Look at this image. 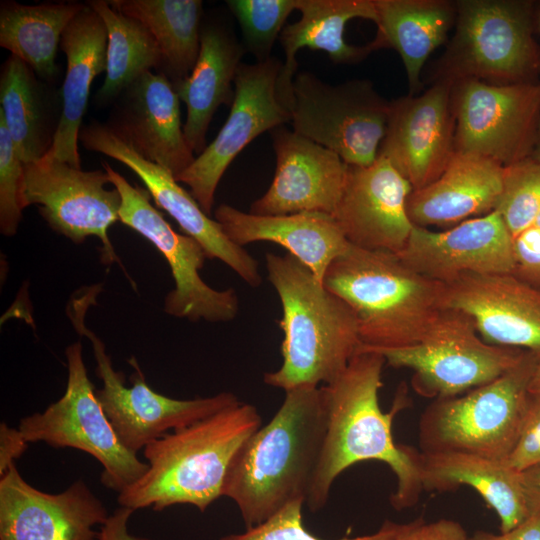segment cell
Returning a JSON list of instances; mask_svg holds the SVG:
<instances>
[{
	"mask_svg": "<svg viewBox=\"0 0 540 540\" xmlns=\"http://www.w3.org/2000/svg\"><path fill=\"white\" fill-rule=\"evenodd\" d=\"M386 360L377 351L359 347L345 370L321 386L327 422L319 459L309 486L306 505L311 512L327 503L336 478L354 464L377 460L396 477L390 504L398 511L415 505L424 491L417 449L396 444L392 435L394 416L401 399L384 413L379 390Z\"/></svg>",
	"mask_w": 540,
	"mask_h": 540,
	"instance_id": "6da1fadb",
	"label": "cell"
},
{
	"mask_svg": "<svg viewBox=\"0 0 540 540\" xmlns=\"http://www.w3.org/2000/svg\"><path fill=\"white\" fill-rule=\"evenodd\" d=\"M321 387L285 391L272 419L234 456L222 490L238 507L247 528L295 500L306 502L326 432Z\"/></svg>",
	"mask_w": 540,
	"mask_h": 540,
	"instance_id": "7a4b0ae2",
	"label": "cell"
},
{
	"mask_svg": "<svg viewBox=\"0 0 540 540\" xmlns=\"http://www.w3.org/2000/svg\"><path fill=\"white\" fill-rule=\"evenodd\" d=\"M261 426L257 408L240 401L166 433L145 446L148 469L119 493L118 503L133 511L189 504L204 512L222 496L234 456Z\"/></svg>",
	"mask_w": 540,
	"mask_h": 540,
	"instance_id": "3957f363",
	"label": "cell"
},
{
	"mask_svg": "<svg viewBox=\"0 0 540 540\" xmlns=\"http://www.w3.org/2000/svg\"><path fill=\"white\" fill-rule=\"evenodd\" d=\"M267 278L281 303L282 364L263 376L284 391L335 380L361 345L351 308L289 254L266 253Z\"/></svg>",
	"mask_w": 540,
	"mask_h": 540,
	"instance_id": "277c9868",
	"label": "cell"
},
{
	"mask_svg": "<svg viewBox=\"0 0 540 540\" xmlns=\"http://www.w3.org/2000/svg\"><path fill=\"white\" fill-rule=\"evenodd\" d=\"M322 283L353 311L364 348L415 344L444 309L445 285L390 252L350 245L330 264Z\"/></svg>",
	"mask_w": 540,
	"mask_h": 540,
	"instance_id": "5b68a950",
	"label": "cell"
},
{
	"mask_svg": "<svg viewBox=\"0 0 540 540\" xmlns=\"http://www.w3.org/2000/svg\"><path fill=\"white\" fill-rule=\"evenodd\" d=\"M536 2L458 0L455 32L433 70V81L490 84L538 82Z\"/></svg>",
	"mask_w": 540,
	"mask_h": 540,
	"instance_id": "8992f818",
	"label": "cell"
},
{
	"mask_svg": "<svg viewBox=\"0 0 540 540\" xmlns=\"http://www.w3.org/2000/svg\"><path fill=\"white\" fill-rule=\"evenodd\" d=\"M539 357L525 350L495 380L455 397L434 399L419 421L421 451H458L506 460L519 436Z\"/></svg>",
	"mask_w": 540,
	"mask_h": 540,
	"instance_id": "52a82bcc",
	"label": "cell"
},
{
	"mask_svg": "<svg viewBox=\"0 0 540 540\" xmlns=\"http://www.w3.org/2000/svg\"><path fill=\"white\" fill-rule=\"evenodd\" d=\"M100 286L87 287L75 294L67 307L69 319L79 335L90 340L96 360V375L103 382L96 396L119 441L137 454L146 445L168 432L188 426L240 400L231 392L193 399H174L157 393L145 382L134 358L133 386L126 387L124 374L113 368L102 340L86 327L85 315L95 304Z\"/></svg>",
	"mask_w": 540,
	"mask_h": 540,
	"instance_id": "ba28073f",
	"label": "cell"
},
{
	"mask_svg": "<svg viewBox=\"0 0 540 540\" xmlns=\"http://www.w3.org/2000/svg\"><path fill=\"white\" fill-rule=\"evenodd\" d=\"M370 350L382 354L388 366L410 369L413 389L433 399L455 397L495 380L525 351L487 343L466 314L449 308L439 312L419 342Z\"/></svg>",
	"mask_w": 540,
	"mask_h": 540,
	"instance_id": "9c48e42d",
	"label": "cell"
},
{
	"mask_svg": "<svg viewBox=\"0 0 540 540\" xmlns=\"http://www.w3.org/2000/svg\"><path fill=\"white\" fill-rule=\"evenodd\" d=\"M293 131L336 153L347 165L378 157L390 101L365 79L331 85L311 72L296 74L289 103Z\"/></svg>",
	"mask_w": 540,
	"mask_h": 540,
	"instance_id": "30bf717a",
	"label": "cell"
},
{
	"mask_svg": "<svg viewBox=\"0 0 540 540\" xmlns=\"http://www.w3.org/2000/svg\"><path fill=\"white\" fill-rule=\"evenodd\" d=\"M65 355L68 378L63 396L43 412L23 417L18 429L28 443L75 448L95 457L103 466L102 484L120 493L147 471L148 464L119 441L88 377L81 343L69 345Z\"/></svg>",
	"mask_w": 540,
	"mask_h": 540,
	"instance_id": "8fae6325",
	"label": "cell"
},
{
	"mask_svg": "<svg viewBox=\"0 0 540 540\" xmlns=\"http://www.w3.org/2000/svg\"><path fill=\"white\" fill-rule=\"evenodd\" d=\"M111 185L120 193L119 220L148 241L166 259L174 280V289L164 301V311L192 322H228L239 313V298L232 288L217 290L205 283L200 270L206 253L192 237L176 232L162 213L150 202L146 189L131 185L121 174L103 162Z\"/></svg>",
	"mask_w": 540,
	"mask_h": 540,
	"instance_id": "7c38bea8",
	"label": "cell"
},
{
	"mask_svg": "<svg viewBox=\"0 0 540 540\" xmlns=\"http://www.w3.org/2000/svg\"><path fill=\"white\" fill-rule=\"evenodd\" d=\"M455 151L478 154L506 166L531 156L540 127V82L453 84Z\"/></svg>",
	"mask_w": 540,
	"mask_h": 540,
	"instance_id": "4fadbf2b",
	"label": "cell"
},
{
	"mask_svg": "<svg viewBox=\"0 0 540 540\" xmlns=\"http://www.w3.org/2000/svg\"><path fill=\"white\" fill-rule=\"evenodd\" d=\"M105 170L84 171L49 156L24 164L23 209L35 205L50 228L80 244L90 236L102 243L106 263L117 257L108 231L119 220L121 195Z\"/></svg>",
	"mask_w": 540,
	"mask_h": 540,
	"instance_id": "5bb4252c",
	"label": "cell"
},
{
	"mask_svg": "<svg viewBox=\"0 0 540 540\" xmlns=\"http://www.w3.org/2000/svg\"><path fill=\"white\" fill-rule=\"evenodd\" d=\"M282 66L273 56L263 62L240 64L226 122L191 166L175 178L190 188L207 215L212 212L217 186L236 156L259 135L291 121L278 88Z\"/></svg>",
	"mask_w": 540,
	"mask_h": 540,
	"instance_id": "9a60e30c",
	"label": "cell"
},
{
	"mask_svg": "<svg viewBox=\"0 0 540 540\" xmlns=\"http://www.w3.org/2000/svg\"><path fill=\"white\" fill-rule=\"evenodd\" d=\"M79 142L131 169L144 183L155 204L167 212L204 249L207 259H219L251 287L262 283L257 260L234 244L221 225L207 215L192 194L163 167L146 160L108 126L91 123L81 129Z\"/></svg>",
	"mask_w": 540,
	"mask_h": 540,
	"instance_id": "2e32d148",
	"label": "cell"
},
{
	"mask_svg": "<svg viewBox=\"0 0 540 540\" xmlns=\"http://www.w3.org/2000/svg\"><path fill=\"white\" fill-rule=\"evenodd\" d=\"M453 84L434 82L424 93L390 101L378 156L420 189L436 180L455 152Z\"/></svg>",
	"mask_w": 540,
	"mask_h": 540,
	"instance_id": "e0dca14e",
	"label": "cell"
},
{
	"mask_svg": "<svg viewBox=\"0 0 540 540\" xmlns=\"http://www.w3.org/2000/svg\"><path fill=\"white\" fill-rule=\"evenodd\" d=\"M109 516L82 479L51 494L30 485L15 463L0 476V540H99L94 528Z\"/></svg>",
	"mask_w": 540,
	"mask_h": 540,
	"instance_id": "ac0fdd59",
	"label": "cell"
},
{
	"mask_svg": "<svg viewBox=\"0 0 540 540\" xmlns=\"http://www.w3.org/2000/svg\"><path fill=\"white\" fill-rule=\"evenodd\" d=\"M412 185L384 157L368 166L348 165L332 214L351 246L398 254L414 228L407 214Z\"/></svg>",
	"mask_w": 540,
	"mask_h": 540,
	"instance_id": "d6986e66",
	"label": "cell"
},
{
	"mask_svg": "<svg viewBox=\"0 0 540 540\" xmlns=\"http://www.w3.org/2000/svg\"><path fill=\"white\" fill-rule=\"evenodd\" d=\"M512 240L494 210L445 230L414 226L397 255L413 270L447 285L468 274L512 273Z\"/></svg>",
	"mask_w": 540,
	"mask_h": 540,
	"instance_id": "ffe728a7",
	"label": "cell"
},
{
	"mask_svg": "<svg viewBox=\"0 0 540 540\" xmlns=\"http://www.w3.org/2000/svg\"><path fill=\"white\" fill-rule=\"evenodd\" d=\"M271 136L276 157L274 177L249 212L332 215L346 182L348 165L333 151L284 126L273 129Z\"/></svg>",
	"mask_w": 540,
	"mask_h": 540,
	"instance_id": "44dd1931",
	"label": "cell"
},
{
	"mask_svg": "<svg viewBox=\"0 0 540 540\" xmlns=\"http://www.w3.org/2000/svg\"><path fill=\"white\" fill-rule=\"evenodd\" d=\"M443 307L466 314L487 343L540 356V289L513 274L464 275L445 285Z\"/></svg>",
	"mask_w": 540,
	"mask_h": 540,
	"instance_id": "7402d4cb",
	"label": "cell"
},
{
	"mask_svg": "<svg viewBox=\"0 0 540 540\" xmlns=\"http://www.w3.org/2000/svg\"><path fill=\"white\" fill-rule=\"evenodd\" d=\"M111 124L114 133L139 155L174 178L194 162L181 123L180 99L170 80L149 71L121 94Z\"/></svg>",
	"mask_w": 540,
	"mask_h": 540,
	"instance_id": "603a6c76",
	"label": "cell"
},
{
	"mask_svg": "<svg viewBox=\"0 0 540 540\" xmlns=\"http://www.w3.org/2000/svg\"><path fill=\"white\" fill-rule=\"evenodd\" d=\"M214 217L234 244L244 247L258 241L275 243L321 282L330 264L350 246L333 216L322 212L257 215L221 204Z\"/></svg>",
	"mask_w": 540,
	"mask_h": 540,
	"instance_id": "cb8c5ba5",
	"label": "cell"
},
{
	"mask_svg": "<svg viewBox=\"0 0 540 540\" xmlns=\"http://www.w3.org/2000/svg\"><path fill=\"white\" fill-rule=\"evenodd\" d=\"M503 166L484 156L455 151L441 175L415 189L407 214L415 226L452 227L495 210Z\"/></svg>",
	"mask_w": 540,
	"mask_h": 540,
	"instance_id": "d4e9b609",
	"label": "cell"
},
{
	"mask_svg": "<svg viewBox=\"0 0 540 540\" xmlns=\"http://www.w3.org/2000/svg\"><path fill=\"white\" fill-rule=\"evenodd\" d=\"M60 48L67 61L60 91L62 112L53 144L46 156L81 168L79 135L93 80L106 71L107 30L86 4L65 28Z\"/></svg>",
	"mask_w": 540,
	"mask_h": 540,
	"instance_id": "484cf974",
	"label": "cell"
},
{
	"mask_svg": "<svg viewBox=\"0 0 540 540\" xmlns=\"http://www.w3.org/2000/svg\"><path fill=\"white\" fill-rule=\"evenodd\" d=\"M419 466L426 491H451L461 485L474 488L497 513L501 532L530 515L521 473L506 460L458 451H420Z\"/></svg>",
	"mask_w": 540,
	"mask_h": 540,
	"instance_id": "4316f807",
	"label": "cell"
},
{
	"mask_svg": "<svg viewBox=\"0 0 540 540\" xmlns=\"http://www.w3.org/2000/svg\"><path fill=\"white\" fill-rule=\"evenodd\" d=\"M200 44L192 72L174 86L186 105L185 139L197 155L207 146V131L218 107L233 102L234 80L246 53L228 29L215 24L202 27Z\"/></svg>",
	"mask_w": 540,
	"mask_h": 540,
	"instance_id": "83f0119b",
	"label": "cell"
},
{
	"mask_svg": "<svg viewBox=\"0 0 540 540\" xmlns=\"http://www.w3.org/2000/svg\"><path fill=\"white\" fill-rule=\"evenodd\" d=\"M301 17L286 25L279 40L285 60L278 88L289 107L293 80L296 76V54L301 48L326 52L336 64H353L373 52L369 43L364 46L348 44L344 39L346 24L355 18L375 23V0H297Z\"/></svg>",
	"mask_w": 540,
	"mask_h": 540,
	"instance_id": "f1b7e54d",
	"label": "cell"
},
{
	"mask_svg": "<svg viewBox=\"0 0 540 540\" xmlns=\"http://www.w3.org/2000/svg\"><path fill=\"white\" fill-rule=\"evenodd\" d=\"M55 91L22 60L10 55L0 73V115L24 164L51 149L62 112Z\"/></svg>",
	"mask_w": 540,
	"mask_h": 540,
	"instance_id": "f546056e",
	"label": "cell"
},
{
	"mask_svg": "<svg viewBox=\"0 0 540 540\" xmlns=\"http://www.w3.org/2000/svg\"><path fill=\"white\" fill-rule=\"evenodd\" d=\"M377 33L373 51L392 48L400 55L410 94L420 88V74L430 54L455 24V2L447 0H375Z\"/></svg>",
	"mask_w": 540,
	"mask_h": 540,
	"instance_id": "4dcf8cb0",
	"label": "cell"
},
{
	"mask_svg": "<svg viewBox=\"0 0 540 540\" xmlns=\"http://www.w3.org/2000/svg\"><path fill=\"white\" fill-rule=\"evenodd\" d=\"M111 7L140 21L152 34L162 56L160 73L173 86L192 72L201 39L200 0H113Z\"/></svg>",
	"mask_w": 540,
	"mask_h": 540,
	"instance_id": "1f68e13d",
	"label": "cell"
},
{
	"mask_svg": "<svg viewBox=\"0 0 540 540\" xmlns=\"http://www.w3.org/2000/svg\"><path fill=\"white\" fill-rule=\"evenodd\" d=\"M85 5L4 1L0 7V46L49 82L58 72L55 59L62 34Z\"/></svg>",
	"mask_w": 540,
	"mask_h": 540,
	"instance_id": "d6a6232c",
	"label": "cell"
},
{
	"mask_svg": "<svg viewBox=\"0 0 540 540\" xmlns=\"http://www.w3.org/2000/svg\"><path fill=\"white\" fill-rule=\"evenodd\" d=\"M107 30L106 75L97 100L107 103L151 69H161L162 56L149 30L138 20L115 10L108 1L87 3Z\"/></svg>",
	"mask_w": 540,
	"mask_h": 540,
	"instance_id": "836d02e7",
	"label": "cell"
},
{
	"mask_svg": "<svg viewBox=\"0 0 540 540\" xmlns=\"http://www.w3.org/2000/svg\"><path fill=\"white\" fill-rule=\"evenodd\" d=\"M512 237L533 226L540 211V161L532 155L503 166L495 208Z\"/></svg>",
	"mask_w": 540,
	"mask_h": 540,
	"instance_id": "e575fe53",
	"label": "cell"
},
{
	"mask_svg": "<svg viewBox=\"0 0 540 540\" xmlns=\"http://www.w3.org/2000/svg\"><path fill=\"white\" fill-rule=\"evenodd\" d=\"M226 4L239 23L242 45L256 62L270 59L275 41L297 0H228Z\"/></svg>",
	"mask_w": 540,
	"mask_h": 540,
	"instance_id": "d590c367",
	"label": "cell"
},
{
	"mask_svg": "<svg viewBox=\"0 0 540 540\" xmlns=\"http://www.w3.org/2000/svg\"><path fill=\"white\" fill-rule=\"evenodd\" d=\"M304 500H295L265 521L247 528L239 534H229L219 540H323L306 530L303 524L302 507ZM403 524L385 520L380 528L368 535L344 537L338 540H393Z\"/></svg>",
	"mask_w": 540,
	"mask_h": 540,
	"instance_id": "8d00e7d4",
	"label": "cell"
},
{
	"mask_svg": "<svg viewBox=\"0 0 540 540\" xmlns=\"http://www.w3.org/2000/svg\"><path fill=\"white\" fill-rule=\"evenodd\" d=\"M23 166L0 115V231L7 237L16 234L22 219L20 191Z\"/></svg>",
	"mask_w": 540,
	"mask_h": 540,
	"instance_id": "74e56055",
	"label": "cell"
},
{
	"mask_svg": "<svg viewBox=\"0 0 540 540\" xmlns=\"http://www.w3.org/2000/svg\"><path fill=\"white\" fill-rule=\"evenodd\" d=\"M506 461L520 473L540 466V401L530 395L518 439Z\"/></svg>",
	"mask_w": 540,
	"mask_h": 540,
	"instance_id": "f35d334b",
	"label": "cell"
},
{
	"mask_svg": "<svg viewBox=\"0 0 540 540\" xmlns=\"http://www.w3.org/2000/svg\"><path fill=\"white\" fill-rule=\"evenodd\" d=\"M514 268L511 274L540 289V227L535 225L512 240Z\"/></svg>",
	"mask_w": 540,
	"mask_h": 540,
	"instance_id": "ab89813d",
	"label": "cell"
},
{
	"mask_svg": "<svg viewBox=\"0 0 540 540\" xmlns=\"http://www.w3.org/2000/svg\"><path fill=\"white\" fill-rule=\"evenodd\" d=\"M393 540H468V535L455 520L439 519L427 523L423 518H418L403 524Z\"/></svg>",
	"mask_w": 540,
	"mask_h": 540,
	"instance_id": "60d3db41",
	"label": "cell"
},
{
	"mask_svg": "<svg viewBox=\"0 0 540 540\" xmlns=\"http://www.w3.org/2000/svg\"><path fill=\"white\" fill-rule=\"evenodd\" d=\"M468 540H540V512L531 513L522 523L507 532L495 534L477 530Z\"/></svg>",
	"mask_w": 540,
	"mask_h": 540,
	"instance_id": "b9f144b4",
	"label": "cell"
},
{
	"mask_svg": "<svg viewBox=\"0 0 540 540\" xmlns=\"http://www.w3.org/2000/svg\"><path fill=\"white\" fill-rule=\"evenodd\" d=\"M28 447V442L19 429L11 428L5 422L0 424V476L15 463Z\"/></svg>",
	"mask_w": 540,
	"mask_h": 540,
	"instance_id": "7bdbcfd3",
	"label": "cell"
},
{
	"mask_svg": "<svg viewBox=\"0 0 540 540\" xmlns=\"http://www.w3.org/2000/svg\"><path fill=\"white\" fill-rule=\"evenodd\" d=\"M133 510L120 506L110 514L99 531V540H150L137 537L128 530V522Z\"/></svg>",
	"mask_w": 540,
	"mask_h": 540,
	"instance_id": "ee69618b",
	"label": "cell"
},
{
	"mask_svg": "<svg viewBox=\"0 0 540 540\" xmlns=\"http://www.w3.org/2000/svg\"><path fill=\"white\" fill-rule=\"evenodd\" d=\"M529 512H540V466L521 472Z\"/></svg>",
	"mask_w": 540,
	"mask_h": 540,
	"instance_id": "f6af8a7d",
	"label": "cell"
},
{
	"mask_svg": "<svg viewBox=\"0 0 540 540\" xmlns=\"http://www.w3.org/2000/svg\"><path fill=\"white\" fill-rule=\"evenodd\" d=\"M528 394L540 401V357L528 385Z\"/></svg>",
	"mask_w": 540,
	"mask_h": 540,
	"instance_id": "bcb514c9",
	"label": "cell"
},
{
	"mask_svg": "<svg viewBox=\"0 0 540 540\" xmlns=\"http://www.w3.org/2000/svg\"><path fill=\"white\" fill-rule=\"evenodd\" d=\"M536 30L540 32V4H537L536 6ZM532 156L535 159L540 161V127H539L538 141L532 153Z\"/></svg>",
	"mask_w": 540,
	"mask_h": 540,
	"instance_id": "7dc6e473",
	"label": "cell"
},
{
	"mask_svg": "<svg viewBox=\"0 0 540 540\" xmlns=\"http://www.w3.org/2000/svg\"><path fill=\"white\" fill-rule=\"evenodd\" d=\"M534 225L537 226V227H540V211L538 213V216H537V218L535 220Z\"/></svg>",
	"mask_w": 540,
	"mask_h": 540,
	"instance_id": "c3c4849f",
	"label": "cell"
}]
</instances>
